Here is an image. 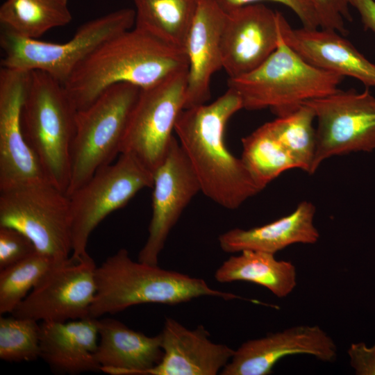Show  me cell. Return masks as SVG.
Returning <instances> with one entry per match:
<instances>
[{
    "label": "cell",
    "instance_id": "cell-23",
    "mask_svg": "<svg viewBox=\"0 0 375 375\" xmlns=\"http://www.w3.org/2000/svg\"><path fill=\"white\" fill-rule=\"evenodd\" d=\"M231 256L216 270L219 283L247 281L261 285L278 298L288 296L297 285L295 266L290 261L277 260L274 254L244 250Z\"/></svg>",
    "mask_w": 375,
    "mask_h": 375
},
{
    "label": "cell",
    "instance_id": "cell-10",
    "mask_svg": "<svg viewBox=\"0 0 375 375\" xmlns=\"http://www.w3.org/2000/svg\"><path fill=\"white\" fill-rule=\"evenodd\" d=\"M187 78L185 69L141 89L131 114L120 153L133 155L153 173L174 137L176 119L185 107Z\"/></svg>",
    "mask_w": 375,
    "mask_h": 375
},
{
    "label": "cell",
    "instance_id": "cell-6",
    "mask_svg": "<svg viewBox=\"0 0 375 375\" xmlns=\"http://www.w3.org/2000/svg\"><path fill=\"white\" fill-rule=\"evenodd\" d=\"M141 88L122 83L76 112L70 151L69 196L120 154L128 120Z\"/></svg>",
    "mask_w": 375,
    "mask_h": 375
},
{
    "label": "cell",
    "instance_id": "cell-1",
    "mask_svg": "<svg viewBox=\"0 0 375 375\" xmlns=\"http://www.w3.org/2000/svg\"><path fill=\"white\" fill-rule=\"evenodd\" d=\"M242 108L239 94L228 88L209 104L184 108L174 127L199 180L201 192L229 210L239 208L262 190L242 158L231 153L224 142L227 122Z\"/></svg>",
    "mask_w": 375,
    "mask_h": 375
},
{
    "label": "cell",
    "instance_id": "cell-33",
    "mask_svg": "<svg viewBox=\"0 0 375 375\" xmlns=\"http://www.w3.org/2000/svg\"><path fill=\"white\" fill-rule=\"evenodd\" d=\"M347 353L356 374H375V344L369 348L364 343L351 344Z\"/></svg>",
    "mask_w": 375,
    "mask_h": 375
},
{
    "label": "cell",
    "instance_id": "cell-32",
    "mask_svg": "<svg viewBox=\"0 0 375 375\" xmlns=\"http://www.w3.org/2000/svg\"><path fill=\"white\" fill-rule=\"evenodd\" d=\"M226 12L246 5L268 1L283 4L290 8L300 19L303 27L310 29L319 28V20L315 6L311 0H215Z\"/></svg>",
    "mask_w": 375,
    "mask_h": 375
},
{
    "label": "cell",
    "instance_id": "cell-20",
    "mask_svg": "<svg viewBox=\"0 0 375 375\" xmlns=\"http://www.w3.org/2000/svg\"><path fill=\"white\" fill-rule=\"evenodd\" d=\"M40 325V358L53 372L76 374L101 371L95 357L97 318L89 316L66 322H43Z\"/></svg>",
    "mask_w": 375,
    "mask_h": 375
},
{
    "label": "cell",
    "instance_id": "cell-29",
    "mask_svg": "<svg viewBox=\"0 0 375 375\" xmlns=\"http://www.w3.org/2000/svg\"><path fill=\"white\" fill-rule=\"evenodd\" d=\"M38 322L11 316L0 318V358L6 362L32 361L40 358Z\"/></svg>",
    "mask_w": 375,
    "mask_h": 375
},
{
    "label": "cell",
    "instance_id": "cell-18",
    "mask_svg": "<svg viewBox=\"0 0 375 375\" xmlns=\"http://www.w3.org/2000/svg\"><path fill=\"white\" fill-rule=\"evenodd\" d=\"M226 12L215 0H199L188 33L185 53L188 61L184 108L206 103L212 75L223 68L221 40Z\"/></svg>",
    "mask_w": 375,
    "mask_h": 375
},
{
    "label": "cell",
    "instance_id": "cell-12",
    "mask_svg": "<svg viewBox=\"0 0 375 375\" xmlns=\"http://www.w3.org/2000/svg\"><path fill=\"white\" fill-rule=\"evenodd\" d=\"M96 265L87 255L53 266L11 313L37 322H66L90 316L97 292Z\"/></svg>",
    "mask_w": 375,
    "mask_h": 375
},
{
    "label": "cell",
    "instance_id": "cell-31",
    "mask_svg": "<svg viewBox=\"0 0 375 375\" xmlns=\"http://www.w3.org/2000/svg\"><path fill=\"white\" fill-rule=\"evenodd\" d=\"M311 1L317 12L321 28L336 31L343 36L348 33L345 20H352L350 0Z\"/></svg>",
    "mask_w": 375,
    "mask_h": 375
},
{
    "label": "cell",
    "instance_id": "cell-25",
    "mask_svg": "<svg viewBox=\"0 0 375 375\" xmlns=\"http://www.w3.org/2000/svg\"><path fill=\"white\" fill-rule=\"evenodd\" d=\"M72 18L67 3L61 0H6L0 8L2 28L27 38L38 39Z\"/></svg>",
    "mask_w": 375,
    "mask_h": 375
},
{
    "label": "cell",
    "instance_id": "cell-13",
    "mask_svg": "<svg viewBox=\"0 0 375 375\" xmlns=\"http://www.w3.org/2000/svg\"><path fill=\"white\" fill-rule=\"evenodd\" d=\"M152 188L149 235L139 253L138 260L158 265L172 229L193 197L201 192L197 175L176 137L165 159L153 172Z\"/></svg>",
    "mask_w": 375,
    "mask_h": 375
},
{
    "label": "cell",
    "instance_id": "cell-30",
    "mask_svg": "<svg viewBox=\"0 0 375 375\" xmlns=\"http://www.w3.org/2000/svg\"><path fill=\"white\" fill-rule=\"evenodd\" d=\"M36 251L33 243L22 233L10 227L0 226V270Z\"/></svg>",
    "mask_w": 375,
    "mask_h": 375
},
{
    "label": "cell",
    "instance_id": "cell-17",
    "mask_svg": "<svg viewBox=\"0 0 375 375\" xmlns=\"http://www.w3.org/2000/svg\"><path fill=\"white\" fill-rule=\"evenodd\" d=\"M160 335L162 358L142 375H216L235 352L226 344L212 342L204 326L191 330L169 317Z\"/></svg>",
    "mask_w": 375,
    "mask_h": 375
},
{
    "label": "cell",
    "instance_id": "cell-34",
    "mask_svg": "<svg viewBox=\"0 0 375 375\" xmlns=\"http://www.w3.org/2000/svg\"><path fill=\"white\" fill-rule=\"evenodd\" d=\"M350 3L358 12L365 28L375 34V1L350 0Z\"/></svg>",
    "mask_w": 375,
    "mask_h": 375
},
{
    "label": "cell",
    "instance_id": "cell-4",
    "mask_svg": "<svg viewBox=\"0 0 375 375\" xmlns=\"http://www.w3.org/2000/svg\"><path fill=\"white\" fill-rule=\"evenodd\" d=\"M344 76L310 64L283 40L276 50L253 71L228 78V88L240 97L243 108H269L277 117L305 102L331 94Z\"/></svg>",
    "mask_w": 375,
    "mask_h": 375
},
{
    "label": "cell",
    "instance_id": "cell-21",
    "mask_svg": "<svg viewBox=\"0 0 375 375\" xmlns=\"http://www.w3.org/2000/svg\"><path fill=\"white\" fill-rule=\"evenodd\" d=\"M98 329L95 357L104 373L142 375L162 358L160 333L149 337L110 318L98 319Z\"/></svg>",
    "mask_w": 375,
    "mask_h": 375
},
{
    "label": "cell",
    "instance_id": "cell-24",
    "mask_svg": "<svg viewBox=\"0 0 375 375\" xmlns=\"http://www.w3.org/2000/svg\"><path fill=\"white\" fill-rule=\"evenodd\" d=\"M134 27L185 51L199 0H133Z\"/></svg>",
    "mask_w": 375,
    "mask_h": 375
},
{
    "label": "cell",
    "instance_id": "cell-16",
    "mask_svg": "<svg viewBox=\"0 0 375 375\" xmlns=\"http://www.w3.org/2000/svg\"><path fill=\"white\" fill-rule=\"evenodd\" d=\"M333 339L317 325H300L249 340L236 350L222 375H267L281 358L307 354L325 362L338 356Z\"/></svg>",
    "mask_w": 375,
    "mask_h": 375
},
{
    "label": "cell",
    "instance_id": "cell-3",
    "mask_svg": "<svg viewBox=\"0 0 375 375\" xmlns=\"http://www.w3.org/2000/svg\"><path fill=\"white\" fill-rule=\"evenodd\" d=\"M97 292L90 317L121 312L147 303L174 305L193 299L215 297L247 299L210 288L202 278L133 260L125 249L107 258L95 271Z\"/></svg>",
    "mask_w": 375,
    "mask_h": 375
},
{
    "label": "cell",
    "instance_id": "cell-19",
    "mask_svg": "<svg viewBox=\"0 0 375 375\" xmlns=\"http://www.w3.org/2000/svg\"><path fill=\"white\" fill-rule=\"evenodd\" d=\"M281 33L283 41L313 66L356 78L367 88L375 87V64L338 32L304 27L293 29L283 16Z\"/></svg>",
    "mask_w": 375,
    "mask_h": 375
},
{
    "label": "cell",
    "instance_id": "cell-27",
    "mask_svg": "<svg viewBox=\"0 0 375 375\" xmlns=\"http://www.w3.org/2000/svg\"><path fill=\"white\" fill-rule=\"evenodd\" d=\"M315 119L313 109L303 103L293 112L267 122L276 138L297 162L299 169L310 174L316 151Z\"/></svg>",
    "mask_w": 375,
    "mask_h": 375
},
{
    "label": "cell",
    "instance_id": "cell-35",
    "mask_svg": "<svg viewBox=\"0 0 375 375\" xmlns=\"http://www.w3.org/2000/svg\"><path fill=\"white\" fill-rule=\"evenodd\" d=\"M61 1L66 3H67V1H68V0H61Z\"/></svg>",
    "mask_w": 375,
    "mask_h": 375
},
{
    "label": "cell",
    "instance_id": "cell-14",
    "mask_svg": "<svg viewBox=\"0 0 375 375\" xmlns=\"http://www.w3.org/2000/svg\"><path fill=\"white\" fill-rule=\"evenodd\" d=\"M29 78L30 72L0 70V190L49 182L22 128Z\"/></svg>",
    "mask_w": 375,
    "mask_h": 375
},
{
    "label": "cell",
    "instance_id": "cell-26",
    "mask_svg": "<svg viewBox=\"0 0 375 375\" xmlns=\"http://www.w3.org/2000/svg\"><path fill=\"white\" fill-rule=\"evenodd\" d=\"M241 158L262 190L283 172L299 164L276 138L268 123L242 139Z\"/></svg>",
    "mask_w": 375,
    "mask_h": 375
},
{
    "label": "cell",
    "instance_id": "cell-11",
    "mask_svg": "<svg viewBox=\"0 0 375 375\" xmlns=\"http://www.w3.org/2000/svg\"><path fill=\"white\" fill-rule=\"evenodd\" d=\"M317 119L311 174L332 156L375 150V97L367 88L336 92L305 102Z\"/></svg>",
    "mask_w": 375,
    "mask_h": 375
},
{
    "label": "cell",
    "instance_id": "cell-2",
    "mask_svg": "<svg viewBox=\"0 0 375 375\" xmlns=\"http://www.w3.org/2000/svg\"><path fill=\"white\" fill-rule=\"evenodd\" d=\"M188 68L185 51L135 27L105 41L75 69L64 87L77 111L122 83L151 87Z\"/></svg>",
    "mask_w": 375,
    "mask_h": 375
},
{
    "label": "cell",
    "instance_id": "cell-5",
    "mask_svg": "<svg viewBox=\"0 0 375 375\" xmlns=\"http://www.w3.org/2000/svg\"><path fill=\"white\" fill-rule=\"evenodd\" d=\"M76 112L62 84L44 72H30L21 112L22 132L49 181L65 193Z\"/></svg>",
    "mask_w": 375,
    "mask_h": 375
},
{
    "label": "cell",
    "instance_id": "cell-15",
    "mask_svg": "<svg viewBox=\"0 0 375 375\" xmlns=\"http://www.w3.org/2000/svg\"><path fill=\"white\" fill-rule=\"evenodd\" d=\"M283 16L261 3L226 12L221 48L223 69L228 78L253 71L276 50Z\"/></svg>",
    "mask_w": 375,
    "mask_h": 375
},
{
    "label": "cell",
    "instance_id": "cell-8",
    "mask_svg": "<svg viewBox=\"0 0 375 375\" xmlns=\"http://www.w3.org/2000/svg\"><path fill=\"white\" fill-rule=\"evenodd\" d=\"M0 226L15 228L56 263L72 253L69 197L49 182L0 190Z\"/></svg>",
    "mask_w": 375,
    "mask_h": 375
},
{
    "label": "cell",
    "instance_id": "cell-28",
    "mask_svg": "<svg viewBox=\"0 0 375 375\" xmlns=\"http://www.w3.org/2000/svg\"><path fill=\"white\" fill-rule=\"evenodd\" d=\"M57 264L59 263L36 251L0 270L1 315L12 313L44 276Z\"/></svg>",
    "mask_w": 375,
    "mask_h": 375
},
{
    "label": "cell",
    "instance_id": "cell-7",
    "mask_svg": "<svg viewBox=\"0 0 375 375\" xmlns=\"http://www.w3.org/2000/svg\"><path fill=\"white\" fill-rule=\"evenodd\" d=\"M135 9L124 8L91 19L64 43L27 38L2 28V67L24 72H44L63 85L75 69L108 39L135 24Z\"/></svg>",
    "mask_w": 375,
    "mask_h": 375
},
{
    "label": "cell",
    "instance_id": "cell-9",
    "mask_svg": "<svg viewBox=\"0 0 375 375\" xmlns=\"http://www.w3.org/2000/svg\"><path fill=\"white\" fill-rule=\"evenodd\" d=\"M114 164L101 167L69 194L72 253L79 260L88 255L89 237L112 212L124 207L140 190L152 188L153 173L137 158L122 153Z\"/></svg>",
    "mask_w": 375,
    "mask_h": 375
},
{
    "label": "cell",
    "instance_id": "cell-22",
    "mask_svg": "<svg viewBox=\"0 0 375 375\" xmlns=\"http://www.w3.org/2000/svg\"><path fill=\"white\" fill-rule=\"evenodd\" d=\"M315 206L310 201L298 204L290 214L269 224L249 229L235 228L218 238L228 253L253 250L275 254L294 244H315L319 233L314 224Z\"/></svg>",
    "mask_w": 375,
    "mask_h": 375
}]
</instances>
